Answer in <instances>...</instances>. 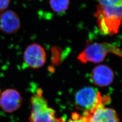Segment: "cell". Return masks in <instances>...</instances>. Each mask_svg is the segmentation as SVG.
<instances>
[{"instance_id": "30bf717a", "label": "cell", "mask_w": 122, "mask_h": 122, "mask_svg": "<svg viewBox=\"0 0 122 122\" xmlns=\"http://www.w3.org/2000/svg\"><path fill=\"white\" fill-rule=\"evenodd\" d=\"M49 4L52 10L59 15L65 13L70 5V0H50Z\"/></svg>"}, {"instance_id": "5bb4252c", "label": "cell", "mask_w": 122, "mask_h": 122, "mask_svg": "<svg viewBox=\"0 0 122 122\" xmlns=\"http://www.w3.org/2000/svg\"></svg>"}, {"instance_id": "5b68a950", "label": "cell", "mask_w": 122, "mask_h": 122, "mask_svg": "<svg viewBox=\"0 0 122 122\" xmlns=\"http://www.w3.org/2000/svg\"><path fill=\"white\" fill-rule=\"evenodd\" d=\"M46 53L44 48L40 44H31L25 50L23 60L27 66L32 69H39L46 62Z\"/></svg>"}, {"instance_id": "8992f818", "label": "cell", "mask_w": 122, "mask_h": 122, "mask_svg": "<svg viewBox=\"0 0 122 122\" xmlns=\"http://www.w3.org/2000/svg\"><path fill=\"white\" fill-rule=\"evenodd\" d=\"M84 113L82 117L87 122H119L116 111L105 107L104 103L97 105L91 111Z\"/></svg>"}, {"instance_id": "7a4b0ae2", "label": "cell", "mask_w": 122, "mask_h": 122, "mask_svg": "<svg viewBox=\"0 0 122 122\" xmlns=\"http://www.w3.org/2000/svg\"><path fill=\"white\" fill-rule=\"evenodd\" d=\"M30 122H64L56 117V112L49 107L47 100L43 96V91L38 88L30 99Z\"/></svg>"}, {"instance_id": "7c38bea8", "label": "cell", "mask_w": 122, "mask_h": 122, "mask_svg": "<svg viewBox=\"0 0 122 122\" xmlns=\"http://www.w3.org/2000/svg\"><path fill=\"white\" fill-rule=\"evenodd\" d=\"M67 122H87L82 116H80L77 113L72 114L71 118Z\"/></svg>"}, {"instance_id": "8fae6325", "label": "cell", "mask_w": 122, "mask_h": 122, "mask_svg": "<svg viewBox=\"0 0 122 122\" xmlns=\"http://www.w3.org/2000/svg\"><path fill=\"white\" fill-rule=\"evenodd\" d=\"M98 4L102 5H122V0H97Z\"/></svg>"}, {"instance_id": "6da1fadb", "label": "cell", "mask_w": 122, "mask_h": 122, "mask_svg": "<svg viewBox=\"0 0 122 122\" xmlns=\"http://www.w3.org/2000/svg\"><path fill=\"white\" fill-rule=\"evenodd\" d=\"M122 5L98 4L94 16L100 32L104 35L117 34L122 21Z\"/></svg>"}, {"instance_id": "277c9868", "label": "cell", "mask_w": 122, "mask_h": 122, "mask_svg": "<svg viewBox=\"0 0 122 122\" xmlns=\"http://www.w3.org/2000/svg\"><path fill=\"white\" fill-rule=\"evenodd\" d=\"M109 98H103L99 91L96 88L88 86L84 87L76 92L75 96V102L79 109L84 113L88 112L95 108L101 103L106 102Z\"/></svg>"}, {"instance_id": "4fadbf2b", "label": "cell", "mask_w": 122, "mask_h": 122, "mask_svg": "<svg viewBox=\"0 0 122 122\" xmlns=\"http://www.w3.org/2000/svg\"><path fill=\"white\" fill-rule=\"evenodd\" d=\"M10 2V0H0V13L7 9Z\"/></svg>"}, {"instance_id": "ba28073f", "label": "cell", "mask_w": 122, "mask_h": 122, "mask_svg": "<svg viewBox=\"0 0 122 122\" xmlns=\"http://www.w3.org/2000/svg\"><path fill=\"white\" fill-rule=\"evenodd\" d=\"M22 100L17 90L8 89L0 94V107L5 112L12 113L20 107Z\"/></svg>"}, {"instance_id": "9c48e42d", "label": "cell", "mask_w": 122, "mask_h": 122, "mask_svg": "<svg viewBox=\"0 0 122 122\" xmlns=\"http://www.w3.org/2000/svg\"><path fill=\"white\" fill-rule=\"evenodd\" d=\"M91 77L92 82L95 85L99 87H106L113 82L114 73L108 66L102 64L94 68Z\"/></svg>"}, {"instance_id": "3957f363", "label": "cell", "mask_w": 122, "mask_h": 122, "mask_svg": "<svg viewBox=\"0 0 122 122\" xmlns=\"http://www.w3.org/2000/svg\"><path fill=\"white\" fill-rule=\"evenodd\" d=\"M109 53L121 57V50L109 43H95L88 44L77 57L82 63H99L104 61Z\"/></svg>"}, {"instance_id": "52a82bcc", "label": "cell", "mask_w": 122, "mask_h": 122, "mask_svg": "<svg viewBox=\"0 0 122 122\" xmlns=\"http://www.w3.org/2000/svg\"><path fill=\"white\" fill-rule=\"evenodd\" d=\"M21 27V21L17 14L12 10L0 13V31L7 35L17 32Z\"/></svg>"}]
</instances>
